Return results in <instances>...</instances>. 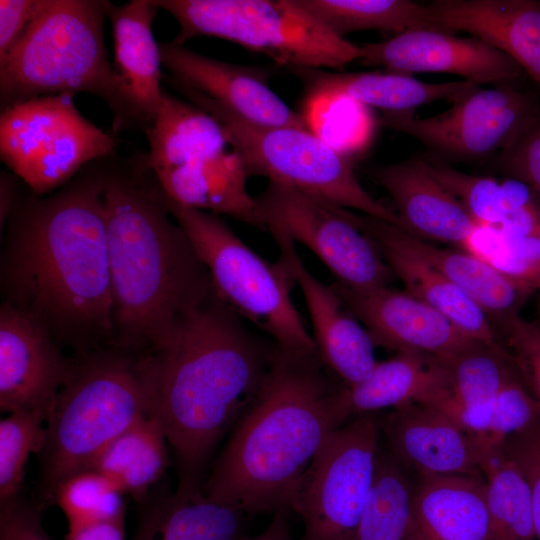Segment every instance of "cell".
I'll list each match as a JSON object with an SVG mask.
<instances>
[{
    "label": "cell",
    "mask_w": 540,
    "mask_h": 540,
    "mask_svg": "<svg viewBox=\"0 0 540 540\" xmlns=\"http://www.w3.org/2000/svg\"><path fill=\"white\" fill-rule=\"evenodd\" d=\"M102 160L48 196L18 200L1 259L4 302L79 348L114 334Z\"/></svg>",
    "instance_id": "6da1fadb"
},
{
    "label": "cell",
    "mask_w": 540,
    "mask_h": 540,
    "mask_svg": "<svg viewBox=\"0 0 540 540\" xmlns=\"http://www.w3.org/2000/svg\"><path fill=\"white\" fill-rule=\"evenodd\" d=\"M260 333L214 294L149 350L154 412L177 461L176 492L201 490L210 454L259 393L277 350Z\"/></svg>",
    "instance_id": "7a4b0ae2"
},
{
    "label": "cell",
    "mask_w": 540,
    "mask_h": 540,
    "mask_svg": "<svg viewBox=\"0 0 540 540\" xmlns=\"http://www.w3.org/2000/svg\"><path fill=\"white\" fill-rule=\"evenodd\" d=\"M103 159L106 237L117 347L158 346L184 316L214 294L210 275L143 158Z\"/></svg>",
    "instance_id": "3957f363"
},
{
    "label": "cell",
    "mask_w": 540,
    "mask_h": 540,
    "mask_svg": "<svg viewBox=\"0 0 540 540\" xmlns=\"http://www.w3.org/2000/svg\"><path fill=\"white\" fill-rule=\"evenodd\" d=\"M318 353L277 347L268 375L241 415L201 491L240 511L290 508L330 433L347 420L342 392Z\"/></svg>",
    "instance_id": "277c9868"
},
{
    "label": "cell",
    "mask_w": 540,
    "mask_h": 540,
    "mask_svg": "<svg viewBox=\"0 0 540 540\" xmlns=\"http://www.w3.org/2000/svg\"><path fill=\"white\" fill-rule=\"evenodd\" d=\"M149 352L117 347L72 361L46 421L43 478L54 493L70 476L91 470L116 437L154 412Z\"/></svg>",
    "instance_id": "5b68a950"
},
{
    "label": "cell",
    "mask_w": 540,
    "mask_h": 540,
    "mask_svg": "<svg viewBox=\"0 0 540 540\" xmlns=\"http://www.w3.org/2000/svg\"><path fill=\"white\" fill-rule=\"evenodd\" d=\"M107 1L44 0L0 62L1 111L42 96L89 93L121 114L118 80L104 43Z\"/></svg>",
    "instance_id": "8992f818"
},
{
    "label": "cell",
    "mask_w": 540,
    "mask_h": 540,
    "mask_svg": "<svg viewBox=\"0 0 540 540\" xmlns=\"http://www.w3.org/2000/svg\"><path fill=\"white\" fill-rule=\"evenodd\" d=\"M143 157L162 193L185 207L262 229L249 174L226 128L203 108L164 91Z\"/></svg>",
    "instance_id": "52a82bcc"
},
{
    "label": "cell",
    "mask_w": 540,
    "mask_h": 540,
    "mask_svg": "<svg viewBox=\"0 0 540 540\" xmlns=\"http://www.w3.org/2000/svg\"><path fill=\"white\" fill-rule=\"evenodd\" d=\"M161 195L205 265L217 297L280 349L316 353L292 300L296 283L284 260H265L217 214L182 206L162 191Z\"/></svg>",
    "instance_id": "ba28073f"
},
{
    "label": "cell",
    "mask_w": 540,
    "mask_h": 540,
    "mask_svg": "<svg viewBox=\"0 0 540 540\" xmlns=\"http://www.w3.org/2000/svg\"><path fill=\"white\" fill-rule=\"evenodd\" d=\"M179 24L172 40L224 39L295 69H341L360 45L332 32L298 0H155Z\"/></svg>",
    "instance_id": "9c48e42d"
},
{
    "label": "cell",
    "mask_w": 540,
    "mask_h": 540,
    "mask_svg": "<svg viewBox=\"0 0 540 540\" xmlns=\"http://www.w3.org/2000/svg\"><path fill=\"white\" fill-rule=\"evenodd\" d=\"M172 84L189 102L220 120L249 176L266 177L271 183L403 228L396 211L374 199L359 183L349 157L311 130L256 125L197 91Z\"/></svg>",
    "instance_id": "30bf717a"
},
{
    "label": "cell",
    "mask_w": 540,
    "mask_h": 540,
    "mask_svg": "<svg viewBox=\"0 0 540 540\" xmlns=\"http://www.w3.org/2000/svg\"><path fill=\"white\" fill-rule=\"evenodd\" d=\"M73 98L37 97L1 113V160L34 195L65 186L88 164L114 154L116 139L85 118Z\"/></svg>",
    "instance_id": "8fae6325"
},
{
    "label": "cell",
    "mask_w": 540,
    "mask_h": 540,
    "mask_svg": "<svg viewBox=\"0 0 540 540\" xmlns=\"http://www.w3.org/2000/svg\"><path fill=\"white\" fill-rule=\"evenodd\" d=\"M375 421L359 416L333 430L301 478L290 508L303 540H355L379 454Z\"/></svg>",
    "instance_id": "7c38bea8"
},
{
    "label": "cell",
    "mask_w": 540,
    "mask_h": 540,
    "mask_svg": "<svg viewBox=\"0 0 540 540\" xmlns=\"http://www.w3.org/2000/svg\"><path fill=\"white\" fill-rule=\"evenodd\" d=\"M255 203L263 230L303 244L336 282L370 289L393 281L395 276L377 247L346 218L343 207L271 182Z\"/></svg>",
    "instance_id": "4fadbf2b"
},
{
    "label": "cell",
    "mask_w": 540,
    "mask_h": 540,
    "mask_svg": "<svg viewBox=\"0 0 540 540\" xmlns=\"http://www.w3.org/2000/svg\"><path fill=\"white\" fill-rule=\"evenodd\" d=\"M539 116L540 103L533 94L499 85L477 88L434 116L395 113L383 115L381 123L439 152L481 159L508 150Z\"/></svg>",
    "instance_id": "5bb4252c"
},
{
    "label": "cell",
    "mask_w": 540,
    "mask_h": 540,
    "mask_svg": "<svg viewBox=\"0 0 540 540\" xmlns=\"http://www.w3.org/2000/svg\"><path fill=\"white\" fill-rule=\"evenodd\" d=\"M331 287L366 328L375 346L448 358L474 340L406 291L390 286L357 289L336 281Z\"/></svg>",
    "instance_id": "9a60e30c"
},
{
    "label": "cell",
    "mask_w": 540,
    "mask_h": 540,
    "mask_svg": "<svg viewBox=\"0 0 540 540\" xmlns=\"http://www.w3.org/2000/svg\"><path fill=\"white\" fill-rule=\"evenodd\" d=\"M72 361L36 320L3 302L0 309V409L47 415Z\"/></svg>",
    "instance_id": "2e32d148"
},
{
    "label": "cell",
    "mask_w": 540,
    "mask_h": 540,
    "mask_svg": "<svg viewBox=\"0 0 540 540\" xmlns=\"http://www.w3.org/2000/svg\"><path fill=\"white\" fill-rule=\"evenodd\" d=\"M360 48L363 65L394 73H450L478 85L505 83L523 72L507 55L484 41L443 31L410 30Z\"/></svg>",
    "instance_id": "e0dca14e"
},
{
    "label": "cell",
    "mask_w": 540,
    "mask_h": 540,
    "mask_svg": "<svg viewBox=\"0 0 540 540\" xmlns=\"http://www.w3.org/2000/svg\"><path fill=\"white\" fill-rule=\"evenodd\" d=\"M159 49L171 82L203 94L250 123L309 129L303 113L292 110L270 88L262 70L210 58L173 41L159 43Z\"/></svg>",
    "instance_id": "ac0fdd59"
},
{
    "label": "cell",
    "mask_w": 540,
    "mask_h": 540,
    "mask_svg": "<svg viewBox=\"0 0 540 540\" xmlns=\"http://www.w3.org/2000/svg\"><path fill=\"white\" fill-rule=\"evenodd\" d=\"M160 9L155 0H132L122 5L107 1L113 35V69L121 103L114 133L123 129L147 132L154 124L164 91L161 88L159 43L152 23Z\"/></svg>",
    "instance_id": "d6986e66"
},
{
    "label": "cell",
    "mask_w": 540,
    "mask_h": 540,
    "mask_svg": "<svg viewBox=\"0 0 540 540\" xmlns=\"http://www.w3.org/2000/svg\"><path fill=\"white\" fill-rule=\"evenodd\" d=\"M280 258L301 289L312 323L318 356L345 386L365 380L375 365V344L366 328L347 309L331 285H326L304 266L294 242L282 233H271Z\"/></svg>",
    "instance_id": "ffe728a7"
},
{
    "label": "cell",
    "mask_w": 540,
    "mask_h": 540,
    "mask_svg": "<svg viewBox=\"0 0 540 540\" xmlns=\"http://www.w3.org/2000/svg\"><path fill=\"white\" fill-rule=\"evenodd\" d=\"M383 431L390 454L417 474L483 475L472 436L436 405L394 408Z\"/></svg>",
    "instance_id": "44dd1931"
},
{
    "label": "cell",
    "mask_w": 540,
    "mask_h": 540,
    "mask_svg": "<svg viewBox=\"0 0 540 540\" xmlns=\"http://www.w3.org/2000/svg\"><path fill=\"white\" fill-rule=\"evenodd\" d=\"M439 31H462L498 49L540 85V1L436 0Z\"/></svg>",
    "instance_id": "7402d4cb"
},
{
    "label": "cell",
    "mask_w": 540,
    "mask_h": 540,
    "mask_svg": "<svg viewBox=\"0 0 540 540\" xmlns=\"http://www.w3.org/2000/svg\"><path fill=\"white\" fill-rule=\"evenodd\" d=\"M344 214L354 225L382 234L440 271L485 312L495 330L519 314L532 294L466 250L440 247L369 215L348 209Z\"/></svg>",
    "instance_id": "603a6c76"
},
{
    "label": "cell",
    "mask_w": 540,
    "mask_h": 540,
    "mask_svg": "<svg viewBox=\"0 0 540 540\" xmlns=\"http://www.w3.org/2000/svg\"><path fill=\"white\" fill-rule=\"evenodd\" d=\"M370 174L395 204L402 230L463 249L478 224L426 170L421 158L376 166Z\"/></svg>",
    "instance_id": "cb8c5ba5"
},
{
    "label": "cell",
    "mask_w": 540,
    "mask_h": 540,
    "mask_svg": "<svg viewBox=\"0 0 540 540\" xmlns=\"http://www.w3.org/2000/svg\"><path fill=\"white\" fill-rule=\"evenodd\" d=\"M487 529L483 475L418 474L407 540H485Z\"/></svg>",
    "instance_id": "d4e9b609"
},
{
    "label": "cell",
    "mask_w": 540,
    "mask_h": 540,
    "mask_svg": "<svg viewBox=\"0 0 540 540\" xmlns=\"http://www.w3.org/2000/svg\"><path fill=\"white\" fill-rule=\"evenodd\" d=\"M305 84V101L309 103L334 97H348L383 115L412 112L418 106L446 100H460L478 85L458 80L428 83L408 74L394 72H327L320 69H295Z\"/></svg>",
    "instance_id": "484cf974"
},
{
    "label": "cell",
    "mask_w": 540,
    "mask_h": 540,
    "mask_svg": "<svg viewBox=\"0 0 540 540\" xmlns=\"http://www.w3.org/2000/svg\"><path fill=\"white\" fill-rule=\"evenodd\" d=\"M450 374L446 358L417 353H397L377 362L362 382L345 386V414L360 415L407 403L439 406L450 397Z\"/></svg>",
    "instance_id": "4316f807"
},
{
    "label": "cell",
    "mask_w": 540,
    "mask_h": 540,
    "mask_svg": "<svg viewBox=\"0 0 540 540\" xmlns=\"http://www.w3.org/2000/svg\"><path fill=\"white\" fill-rule=\"evenodd\" d=\"M446 361L451 393L438 407L478 438L488 428L496 397L519 372L500 342L473 340Z\"/></svg>",
    "instance_id": "83f0119b"
},
{
    "label": "cell",
    "mask_w": 540,
    "mask_h": 540,
    "mask_svg": "<svg viewBox=\"0 0 540 540\" xmlns=\"http://www.w3.org/2000/svg\"><path fill=\"white\" fill-rule=\"evenodd\" d=\"M355 226L372 240L406 292L444 315L467 337L486 343L500 342L485 312L440 271L382 234Z\"/></svg>",
    "instance_id": "f1b7e54d"
},
{
    "label": "cell",
    "mask_w": 540,
    "mask_h": 540,
    "mask_svg": "<svg viewBox=\"0 0 540 540\" xmlns=\"http://www.w3.org/2000/svg\"><path fill=\"white\" fill-rule=\"evenodd\" d=\"M242 515L201 490L176 492L144 507L132 540H237L242 536Z\"/></svg>",
    "instance_id": "f546056e"
},
{
    "label": "cell",
    "mask_w": 540,
    "mask_h": 540,
    "mask_svg": "<svg viewBox=\"0 0 540 540\" xmlns=\"http://www.w3.org/2000/svg\"><path fill=\"white\" fill-rule=\"evenodd\" d=\"M168 440L157 415L141 419L101 452L92 469L123 493L142 499L168 465Z\"/></svg>",
    "instance_id": "4dcf8cb0"
},
{
    "label": "cell",
    "mask_w": 540,
    "mask_h": 540,
    "mask_svg": "<svg viewBox=\"0 0 540 540\" xmlns=\"http://www.w3.org/2000/svg\"><path fill=\"white\" fill-rule=\"evenodd\" d=\"M486 482L485 540H536L528 484L501 447L479 454Z\"/></svg>",
    "instance_id": "1f68e13d"
},
{
    "label": "cell",
    "mask_w": 540,
    "mask_h": 540,
    "mask_svg": "<svg viewBox=\"0 0 540 540\" xmlns=\"http://www.w3.org/2000/svg\"><path fill=\"white\" fill-rule=\"evenodd\" d=\"M340 37L361 30L439 31L428 5L409 0H298Z\"/></svg>",
    "instance_id": "d6a6232c"
},
{
    "label": "cell",
    "mask_w": 540,
    "mask_h": 540,
    "mask_svg": "<svg viewBox=\"0 0 540 540\" xmlns=\"http://www.w3.org/2000/svg\"><path fill=\"white\" fill-rule=\"evenodd\" d=\"M412 483L404 467L379 451L374 482L355 540H407L411 519Z\"/></svg>",
    "instance_id": "836d02e7"
},
{
    "label": "cell",
    "mask_w": 540,
    "mask_h": 540,
    "mask_svg": "<svg viewBox=\"0 0 540 540\" xmlns=\"http://www.w3.org/2000/svg\"><path fill=\"white\" fill-rule=\"evenodd\" d=\"M122 495L112 481L93 469L64 480L54 497L67 519L66 537L86 526L125 516Z\"/></svg>",
    "instance_id": "e575fe53"
},
{
    "label": "cell",
    "mask_w": 540,
    "mask_h": 540,
    "mask_svg": "<svg viewBox=\"0 0 540 540\" xmlns=\"http://www.w3.org/2000/svg\"><path fill=\"white\" fill-rule=\"evenodd\" d=\"M466 250L531 293L540 290V237L514 236L477 225Z\"/></svg>",
    "instance_id": "d590c367"
},
{
    "label": "cell",
    "mask_w": 540,
    "mask_h": 540,
    "mask_svg": "<svg viewBox=\"0 0 540 540\" xmlns=\"http://www.w3.org/2000/svg\"><path fill=\"white\" fill-rule=\"evenodd\" d=\"M309 129L345 156L363 150L371 141L375 121L368 107L340 96L304 103Z\"/></svg>",
    "instance_id": "8d00e7d4"
},
{
    "label": "cell",
    "mask_w": 540,
    "mask_h": 540,
    "mask_svg": "<svg viewBox=\"0 0 540 540\" xmlns=\"http://www.w3.org/2000/svg\"><path fill=\"white\" fill-rule=\"evenodd\" d=\"M47 417L41 411H18L0 421V505L19 497L30 454L44 448Z\"/></svg>",
    "instance_id": "74e56055"
},
{
    "label": "cell",
    "mask_w": 540,
    "mask_h": 540,
    "mask_svg": "<svg viewBox=\"0 0 540 540\" xmlns=\"http://www.w3.org/2000/svg\"><path fill=\"white\" fill-rule=\"evenodd\" d=\"M421 160L426 170L460 202L478 225L499 227L505 216L500 179L468 174L442 163Z\"/></svg>",
    "instance_id": "f35d334b"
},
{
    "label": "cell",
    "mask_w": 540,
    "mask_h": 540,
    "mask_svg": "<svg viewBox=\"0 0 540 540\" xmlns=\"http://www.w3.org/2000/svg\"><path fill=\"white\" fill-rule=\"evenodd\" d=\"M540 420V403L527 389L521 377L510 380L495 399L485 433L473 438L478 455L501 447L511 436Z\"/></svg>",
    "instance_id": "ab89813d"
},
{
    "label": "cell",
    "mask_w": 540,
    "mask_h": 540,
    "mask_svg": "<svg viewBox=\"0 0 540 540\" xmlns=\"http://www.w3.org/2000/svg\"><path fill=\"white\" fill-rule=\"evenodd\" d=\"M496 333L503 335V347L522 381L540 403V325L517 314L497 327Z\"/></svg>",
    "instance_id": "60d3db41"
},
{
    "label": "cell",
    "mask_w": 540,
    "mask_h": 540,
    "mask_svg": "<svg viewBox=\"0 0 540 540\" xmlns=\"http://www.w3.org/2000/svg\"><path fill=\"white\" fill-rule=\"evenodd\" d=\"M500 180L504 192L505 216L499 227L494 229L508 235L540 237V195L513 177L507 176Z\"/></svg>",
    "instance_id": "b9f144b4"
},
{
    "label": "cell",
    "mask_w": 540,
    "mask_h": 540,
    "mask_svg": "<svg viewBox=\"0 0 540 540\" xmlns=\"http://www.w3.org/2000/svg\"><path fill=\"white\" fill-rule=\"evenodd\" d=\"M502 449L523 474L530 491L536 540H540V420L509 437Z\"/></svg>",
    "instance_id": "7bdbcfd3"
},
{
    "label": "cell",
    "mask_w": 540,
    "mask_h": 540,
    "mask_svg": "<svg viewBox=\"0 0 540 540\" xmlns=\"http://www.w3.org/2000/svg\"><path fill=\"white\" fill-rule=\"evenodd\" d=\"M499 163L509 177L540 195V116L512 147L499 154Z\"/></svg>",
    "instance_id": "ee69618b"
},
{
    "label": "cell",
    "mask_w": 540,
    "mask_h": 540,
    "mask_svg": "<svg viewBox=\"0 0 540 540\" xmlns=\"http://www.w3.org/2000/svg\"><path fill=\"white\" fill-rule=\"evenodd\" d=\"M0 540H53L44 529L38 510L20 499L0 505Z\"/></svg>",
    "instance_id": "f6af8a7d"
},
{
    "label": "cell",
    "mask_w": 540,
    "mask_h": 540,
    "mask_svg": "<svg viewBox=\"0 0 540 540\" xmlns=\"http://www.w3.org/2000/svg\"><path fill=\"white\" fill-rule=\"evenodd\" d=\"M44 4V0L0 1V62L23 36Z\"/></svg>",
    "instance_id": "bcb514c9"
},
{
    "label": "cell",
    "mask_w": 540,
    "mask_h": 540,
    "mask_svg": "<svg viewBox=\"0 0 540 540\" xmlns=\"http://www.w3.org/2000/svg\"><path fill=\"white\" fill-rule=\"evenodd\" d=\"M66 540H125V517L86 526Z\"/></svg>",
    "instance_id": "7dc6e473"
},
{
    "label": "cell",
    "mask_w": 540,
    "mask_h": 540,
    "mask_svg": "<svg viewBox=\"0 0 540 540\" xmlns=\"http://www.w3.org/2000/svg\"><path fill=\"white\" fill-rule=\"evenodd\" d=\"M17 182L12 174L2 171L0 179V223L8 222L18 202Z\"/></svg>",
    "instance_id": "c3c4849f"
},
{
    "label": "cell",
    "mask_w": 540,
    "mask_h": 540,
    "mask_svg": "<svg viewBox=\"0 0 540 540\" xmlns=\"http://www.w3.org/2000/svg\"><path fill=\"white\" fill-rule=\"evenodd\" d=\"M237 540H291L284 511L277 512L269 526L253 537L241 536Z\"/></svg>",
    "instance_id": "681fc988"
},
{
    "label": "cell",
    "mask_w": 540,
    "mask_h": 540,
    "mask_svg": "<svg viewBox=\"0 0 540 540\" xmlns=\"http://www.w3.org/2000/svg\"><path fill=\"white\" fill-rule=\"evenodd\" d=\"M538 292H539V299H538V316H539V321H538V324L540 325V290H539Z\"/></svg>",
    "instance_id": "f907efd6"
}]
</instances>
